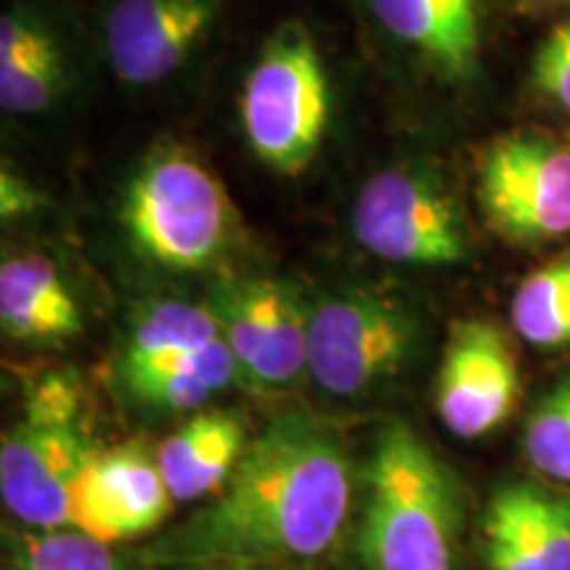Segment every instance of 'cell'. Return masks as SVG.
I'll list each match as a JSON object with an SVG mask.
<instances>
[{
	"instance_id": "6da1fadb",
	"label": "cell",
	"mask_w": 570,
	"mask_h": 570,
	"mask_svg": "<svg viewBox=\"0 0 570 570\" xmlns=\"http://www.w3.org/2000/svg\"><path fill=\"white\" fill-rule=\"evenodd\" d=\"M352 508V465L338 433L304 412L277 415L246 446L230 481L159 544L180 566L294 562L336 547Z\"/></svg>"
},
{
	"instance_id": "7a4b0ae2",
	"label": "cell",
	"mask_w": 570,
	"mask_h": 570,
	"mask_svg": "<svg viewBox=\"0 0 570 570\" xmlns=\"http://www.w3.org/2000/svg\"><path fill=\"white\" fill-rule=\"evenodd\" d=\"M360 523L365 570H458L462 502L454 475L415 428L391 420L377 433Z\"/></svg>"
},
{
	"instance_id": "3957f363",
	"label": "cell",
	"mask_w": 570,
	"mask_h": 570,
	"mask_svg": "<svg viewBox=\"0 0 570 570\" xmlns=\"http://www.w3.org/2000/svg\"><path fill=\"white\" fill-rule=\"evenodd\" d=\"M96 452L77 377H38L0 444L3 504L27 529H69L77 483Z\"/></svg>"
},
{
	"instance_id": "277c9868",
	"label": "cell",
	"mask_w": 570,
	"mask_h": 570,
	"mask_svg": "<svg viewBox=\"0 0 570 570\" xmlns=\"http://www.w3.org/2000/svg\"><path fill=\"white\" fill-rule=\"evenodd\" d=\"M122 223L135 248L154 265L196 273L223 259L235 212L209 167L183 148H161L127 185Z\"/></svg>"
},
{
	"instance_id": "5b68a950",
	"label": "cell",
	"mask_w": 570,
	"mask_h": 570,
	"mask_svg": "<svg viewBox=\"0 0 570 570\" xmlns=\"http://www.w3.org/2000/svg\"><path fill=\"white\" fill-rule=\"evenodd\" d=\"M254 154L281 175L309 167L331 117V88L315 42L288 24L248 71L240 101Z\"/></svg>"
},
{
	"instance_id": "8992f818",
	"label": "cell",
	"mask_w": 570,
	"mask_h": 570,
	"mask_svg": "<svg viewBox=\"0 0 570 570\" xmlns=\"http://www.w3.org/2000/svg\"><path fill=\"white\" fill-rule=\"evenodd\" d=\"M415 344V315L391 296L346 291L309 309V375L333 396L381 389L402 373Z\"/></svg>"
},
{
	"instance_id": "52a82bcc",
	"label": "cell",
	"mask_w": 570,
	"mask_h": 570,
	"mask_svg": "<svg viewBox=\"0 0 570 570\" xmlns=\"http://www.w3.org/2000/svg\"><path fill=\"white\" fill-rule=\"evenodd\" d=\"M206 306L246 386L285 391L309 373V306L296 285L277 277H225L212 285Z\"/></svg>"
},
{
	"instance_id": "ba28073f",
	"label": "cell",
	"mask_w": 570,
	"mask_h": 570,
	"mask_svg": "<svg viewBox=\"0 0 570 570\" xmlns=\"http://www.w3.org/2000/svg\"><path fill=\"white\" fill-rule=\"evenodd\" d=\"M479 202L491 230L515 246L570 235V148L544 135L512 132L481 161Z\"/></svg>"
},
{
	"instance_id": "9c48e42d",
	"label": "cell",
	"mask_w": 570,
	"mask_h": 570,
	"mask_svg": "<svg viewBox=\"0 0 570 570\" xmlns=\"http://www.w3.org/2000/svg\"><path fill=\"white\" fill-rule=\"evenodd\" d=\"M354 238L394 265L444 267L465 259V227L458 206L431 175L386 169L365 183L354 202Z\"/></svg>"
},
{
	"instance_id": "30bf717a",
	"label": "cell",
	"mask_w": 570,
	"mask_h": 570,
	"mask_svg": "<svg viewBox=\"0 0 570 570\" xmlns=\"http://www.w3.org/2000/svg\"><path fill=\"white\" fill-rule=\"evenodd\" d=\"M520 370L508 336L487 320L449 331L436 377V412L452 436L481 439L515 410Z\"/></svg>"
},
{
	"instance_id": "8fae6325",
	"label": "cell",
	"mask_w": 570,
	"mask_h": 570,
	"mask_svg": "<svg viewBox=\"0 0 570 570\" xmlns=\"http://www.w3.org/2000/svg\"><path fill=\"white\" fill-rule=\"evenodd\" d=\"M175 499L146 449H98L77 483L69 529L114 544L159 529Z\"/></svg>"
},
{
	"instance_id": "7c38bea8",
	"label": "cell",
	"mask_w": 570,
	"mask_h": 570,
	"mask_svg": "<svg viewBox=\"0 0 570 570\" xmlns=\"http://www.w3.org/2000/svg\"><path fill=\"white\" fill-rule=\"evenodd\" d=\"M214 21V0H119L106 17V56L119 80L156 85L190 59Z\"/></svg>"
},
{
	"instance_id": "4fadbf2b",
	"label": "cell",
	"mask_w": 570,
	"mask_h": 570,
	"mask_svg": "<svg viewBox=\"0 0 570 570\" xmlns=\"http://www.w3.org/2000/svg\"><path fill=\"white\" fill-rule=\"evenodd\" d=\"M487 570H570V497L537 481L494 489L483 512Z\"/></svg>"
},
{
	"instance_id": "5bb4252c",
	"label": "cell",
	"mask_w": 570,
	"mask_h": 570,
	"mask_svg": "<svg viewBox=\"0 0 570 570\" xmlns=\"http://www.w3.org/2000/svg\"><path fill=\"white\" fill-rule=\"evenodd\" d=\"M0 323L21 344H63L82 333V312L59 267L40 254L0 267Z\"/></svg>"
},
{
	"instance_id": "9a60e30c",
	"label": "cell",
	"mask_w": 570,
	"mask_h": 570,
	"mask_svg": "<svg viewBox=\"0 0 570 570\" xmlns=\"http://www.w3.org/2000/svg\"><path fill=\"white\" fill-rule=\"evenodd\" d=\"M246 423L235 412H196L159 449V468L175 502H196L230 481L244 458Z\"/></svg>"
},
{
	"instance_id": "2e32d148",
	"label": "cell",
	"mask_w": 570,
	"mask_h": 570,
	"mask_svg": "<svg viewBox=\"0 0 570 570\" xmlns=\"http://www.w3.org/2000/svg\"><path fill=\"white\" fill-rule=\"evenodd\" d=\"M399 42L449 77H468L481 53L479 0H370Z\"/></svg>"
},
{
	"instance_id": "e0dca14e",
	"label": "cell",
	"mask_w": 570,
	"mask_h": 570,
	"mask_svg": "<svg viewBox=\"0 0 570 570\" xmlns=\"http://www.w3.org/2000/svg\"><path fill=\"white\" fill-rule=\"evenodd\" d=\"M67 88L59 42L30 13L9 11L0 21V106L9 114H40Z\"/></svg>"
},
{
	"instance_id": "ac0fdd59",
	"label": "cell",
	"mask_w": 570,
	"mask_h": 570,
	"mask_svg": "<svg viewBox=\"0 0 570 570\" xmlns=\"http://www.w3.org/2000/svg\"><path fill=\"white\" fill-rule=\"evenodd\" d=\"M238 381L230 346L219 336L204 348L167 362L151 373L125 381L127 391L142 407L159 412H202L214 396Z\"/></svg>"
},
{
	"instance_id": "d6986e66",
	"label": "cell",
	"mask_w": 570,
	"mask_h": 570,
	"mask_svg": "<svg viewBox=\"0 0 570 570\" xmlns=\"http://www.w3.org/2000/svg\"><path fill=\"white\" fill-rule=\"evenodd\" d=\"M219 336L223 333H219L209 306L188 302H161L148 306L135 320L130 336H127L122 360H119V377L125 383L135 375L151 373L167 362L204 348Z\"/></svg>"
},
{
	"instance_id": "ffe728a7",
	"label": "cell",
	"mask_w": 570,
	"mask_h": 570,
	"mask_svg": "<svg viewBox=\"0 0 570 570\" xmlns=\"http://www.w3.org/2000/svg\"><path fill=\"white\" fill-rule=\"evenodd\" d=\"M512 327L539 348L570 346V254L539 267L515 288Z\"/></svg>"
},
{
	"instance_id": "44dd1931",
	"label": "cell",
	"mask_w": 570,
	"mask_h": 570,
	"mask_svg": "<svg viewBox=\"0 0 570 570\" xmlns=\"http://www.w3.org/2000/svg\"><path fill=\"white\" fill-rule=\"evenodd\" d=\"M9 550L21 570H127L111 544L75 529L11 531Z\"/></svg>"
},
{
	"instance_id": "7402d4cb",
	"label": "cell",
	"mask_w": 570,
	"mask_h": 570,
	"mask_svg": "<svg viewBox=\"0 0 570 570\" xmlns=\"http://www.w3.org/2000/svg\"><path fill=\"white\" fill-rule=\"evenodd\" d=\"M523 452L537 473L570 487V375L554 383L531 410Z\"/></svg>"
},
{
	"instance_id": "603a6c76",
	"label": "cell",
	"mask_w": 570,
	"mask_h": 570,
	"mask_svg": "<svg viewBox=\"0 0 570 570\" xmlns=\"http://www.w3.org/2000/svg\"><path fill=\"white\" fill-rule=\"evenodd\" d=\"M533 82L570 111V19L547 35L533 56Z\"/></svg>"
},
{
	"instance_id": "cb8c5ba5",
	"label": "cell",
	"mask_w": 570,
	"mask_h": 570,
	"mask_svg": "<svg viewBox=\"0 0 570 570\" xmlns=\"http://www.w3.org/2000/svg\"><path fill=\"white\" fill-rule=\"evenodd\" d=\"M38 206L40 198L32 185L21 180L13 169L3 167V173H0V214H3V219H19L24 214L38 212Z\"/></svg>"
},
{
	"instance_id": "d4e9b609",
	"label": "cell",
	"mask_w": 570,
	"mask_h": 570,
	"mask_svg": "<svg viewBox=\"0 0 570 570\" xmlns=\"http://www.w3.org/2000/svg\"><path fill=\"white\" fill-rule=\"evenodd\" d=\"M194 570H296V568L273 566V562H223V566H196Z\"/></svg>"
},
{
	"instance_id": "484cf974",
	"label": "cell",
	"mask_w": 570,
	"mask_h": 570,
	"mask_svg": "<svg viewBox=\"0 0 570 570\" xmlns=\"http://www.w3.org/2000/svg\"><path fill=\"white\" fill-rule=\"evenodd\" d=\"M3 570H21V568H19V566H13V562H11V566H6Z\"/></svg>"
}]
</instances>
